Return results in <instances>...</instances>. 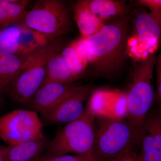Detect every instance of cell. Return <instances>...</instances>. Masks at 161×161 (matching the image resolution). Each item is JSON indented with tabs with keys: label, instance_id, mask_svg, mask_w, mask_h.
Returning <instances> with one entry per match:
<instances>
[{
	"label": "cell",
	"instance_id": "obj_7",
	"mask_svg": "<svg viewBox=\"0 0 161 161\" xmlns=\"http://www.w3.org/2000/svg\"><path fill=\"white\" fill-rule=\"evenodd\" d=\"M127 41V55L136 62L154 54L161 43V15L142 11L133 19Z\"/></svg>",
	"mask_w": 161,
	"mask_h": 161
},
{
	"label": "cell",
	"instance_id": "obj_6",
	"mask_svg": "<svg viewBox=\"0 0 161 161\" xmlns=\"http://www.w3.org/2000/svg\"><path fill=\"white\" fill-rule=\"evenodd\" d=\"M22 23L45 35L51 42L67 34L71 24L68 9L59 0L38 1Z\"/></svg>",
	"mask_w": 161,
	"mask_h": 161
},
{
	"label": "cell",
	"instance_id": "obj_8",
	"mask_svg": "<svg viewBox=\"0 0 161 161\" xmlns=\"http://www.w3.org/2000/svg\"><path fill=\"white\" fill-rule=\"evenodd\" d=\"M38 113L18 109L0 117V138L8 145L45 139Z\"/></svg>",
	"mask_w": 161,
	"mask_h": 161
},
{
	"label": "cell",
	"instance_id": "obj_16",
	"mask_svg": "<svg viewBox=\"0 0 161 161\" xmlns=\"http://www.w3.org/2000/svg\"><path fill=\"white\" fill-rule=\"evenodd\" d=\"M78 78L75 77L66 61L59 53L52 57L49 60L46 76L42 85L50 82L73 83Z\"/></svg>",
	"mask_w": 161,
	"mask_h": 161
},
{
	"label": "cell",
	"instance_id": "obj_11",
	"mask_svg": "<svg viewBox=\"0 0 161 161\" xmlns=\"http://www.w3.org/2000/svg\"><path fill=\"white\" fill-rule=\"evenodd\" d=\"M79 86L74 83L45 84L40 87L27 106L30 110L43 114L56 107Z\"/></svg>",
	"mask_w": 161,
	"mask_h": 161
},
{
	"label": "cell",
	"instance_id": "obj_18",
	"mask_svg": "<svg viewBox=\"0 0 161 161\" xmlns=\"http://www.w3.org/2000/svg\"><path fill=\"white\" fill-rule=\"evenodd\" d=\"M22 24L19 41V55L21 57H26L50 43L51 41L45 35L27 27L23 23Z\"/></svg>",
	"mask_w": 161,
	"mask_h": 161
},
{
	"label": "cell",
	"instance_id": "obj_2",
	"mask_svg": "<svg viewBox=\"0 0 161 161\" xmlns=\"http://www.w3.org/2000/svg\"><path fill=\"white\" fill-rule=\"evenodd\" d=\"M97 120L91 153L94 161H115L139 148L138 130L127 119L99 117Z\"/></svg>",
	"mask_w": 161,
	"mask_h": 161
},
{
	"label": "cell",
	"instance_id": "obj_12",
	"mask_svg": "<svg viewBox=\"0 0 161 161\" xmlns=\"http://www.w3.org/2000/svg\"><path fill=\"white\" fill-rule=\"evenodd\" d=\"M48 144L45 138L8 145L4 147L6 161H35Z\"/></svg>",
	"mask_w": 161,
	"mask_h": 161
},
{
	"label": "cell",
	"instance_id": "obj_9",
	"mask_svg": "<svg viewBox=\"0 0 161 161\" xmlns=\"http://www.w3.org/2000/svg\"><path fill=\"white\" fill-rule=\"evenodd\" d=\"M139 161H161V109L148 112L139 130Z\"/></svg>",
	"mask_w": 161,
	"mask_h": 161
},
{
	"label": "cell",
	"instance_id": "obj_25",
	"mask_svg": "<svg viewBox=\"0 0 161 161\" xmlns=\"http://www.w3.org/2000/svg\"><path fill=\"white\" fill-rule=\"evenodd\" d=\"M2 91H3V90H2V88H1V87L0 86V95H1V92H2Z\"/></svg>",
	"mask_w": 161,
	"mask_h": 161
},
{
	"label": "cell",
	"instance_id": "obj_4",
	"mask_svg": "<svg viewBox=\"0 0 161 161\" xmlns=\"http://www.w3.org/2000/svg\"><path fill=\"white\" fill-rule=\"evenodd\" d=\"M155 54L137 62L126 95L125 114L127 120L139 130L156 101L154 84Z\"/></svg>",
	"mask_w": 161,
	"mask_h": 161
},
{
	"label": "cell",
	"instance_id": "obj_15",
	"mask_svg": "<svg viewBox=\"0 0 161 161\" xmlns=\"http://www.w3.org/2000/svg\"><path fill=\"white\" fill-rule=\"evenodd\" d=\"M28 0H0V30L22 23L27 11Z\"/></svg>",
	"mask_w": 161,
	"mask_h": 161
},
{
	"label": "cell",
	"instance_id": "obj_1",
	"mask_svg": "<svg viewBox=\"0 0 161 161\" xmlns=\"http://www.w3.org/2000/svg\"><path fill=\"white\" fill-rule=\"evenodd\" d=\"M130 28L127 15L106 23L95 34L83 38L89 63L96 75L109 78L120 69L128 56L127 41Z\"/></svg>",
	"mask_w": 161,
	"mask_h": 161
},
{
	"label": "cell",
	"instance_id": "obj_10",
	"mask_svg": "<svg viewBox=\"0 0 161 161\" xmlns=\"http://www.w3.org/2000/svg\"><path fill=\"white\" fill-rule=\"evenodd\" d=\"M92 90L90 85L79 86L56 107L41 115L53 124H68L76 120L83 113L84 104Z\"/></svg>",
	"mask_w": 161,
	"mask_h": 161
},
{
	"label": "cell",
	"instance_id": "obj_26",
	"mask_svg": "<svg viewBox=\"0 0 161 161\" xmlns=\"http://www.w3.org/2000/svg\"><path fill=\"white\" fill-rule=\"evenodd\" d=\"M136 161H139V160H138V159H137V160H136Z\"/></svg>",
	"mask_w": 161,
	"mask_h": 161
},
{
	"label": "cell",
	"instance_id": "obj_22",
	"mask_svg": "<svg viewBox=\"0 0 161 161\" xmlns=\"http://www.w3.org/2000/svg\"><path fill=\"white\" fill-rule=\"evenodd\" d=\"M156 72V101L157 107L161 109V52L156 57L155 67Z\"/></svg>",
	"mask_w": 161,
	"mask_h": 161
},
{
	"label": "cell",
	"instance_id": "obj_23",
	"mask_svg": "<svg viewBox=\"0 0 161 161\" xmlns=\"http://www.w3.org/2000/svg\"><path fill=\"white\" fill-rule=\"evenodd\" d=\"M136 3L151 12L161 15V0H138Z\"/></svg>",
	"mask_w": 161,
	"mask_h": 161
},
{
	"label": "cell",
	"instance_id": "obj_3",
	"mask_svg": "<svg viewBox=\"0 0 161 161\" xmlns=\"http://www.w3.org/2000/svg\"><path fill=\"white\" fill-rule=\"evenodd\" d=\"M65 46L62 37L25 57L20 73L11 83V95L15 101L24 105L29 104L43 84L49 60Z\"/></svg>",
	"mask_w": 161,
	"mask_h": 161
},
{
	"label": "cell",
	"instance_id": "obj_13",
	"mask_svg": "<svg viewBox=\"0 0 161 161\" xmlns=\"http://www.w3.org/2000/svg\"><path fill=\"white\" fill-rule=\"evenodd\" d=\"M81 3L100 19H112L128 15L125 2L114 0H80Z\"/></svg>",
	"mask_w": 161,
	"mask_h": 161
},
{
	"label": "cell",
	"instance_id": "obj_21",
	"mask_svg": "<svg viewBox=\"0 0 161 161\" xmlns=\"http://www.w3.org/2000/svg\"><path fill=\"white\" fill-rule=\"evenodd\" d=\"M34 161H94L92 154H75L71 155L43 156Z\"/></svg>",
	"mask_w": 161,
	"mask_h": 161
},
{
	"label": "cell",
	"instance_id": "obj_24",
	"mask_svg": "<svg viewBox=\"0 0 161 161\" xmlns=\"http://www.w3.org/2000/svg\"><path fill=\"white\" fill-rule=\"evenodd\" d=\"M4 146H0V161H6Z\"/></svg>",
	"mask_w": 161,
	"mask_h": 161
},
{
	"label": "cell",
	"instance_id": "obj_17",
	"mask_svg": "<svg viewBox=\"0 0 161 161\" xmlns=\"http://www.w3.org/2000/svg\"><path fill=\"white\" fill-rule=\"evenodd\" d=\"M25 57L0 50V86L3 91L19 75Z\"/></svg>",
	"mask_w": 161,
	"mask_h": 161
},
{
	"label": "cell",
	"instance_id": "obj_20",
	"mask_svg": "<svg viewBox=\"0 0 161 161\" xmlns=\"http://www.w3.org/2000/svg\"><path fill=\"white\" fill-rule=\"evenodd\" d=\"M60 52V54L66 61L73 74L78 79L86 69L88 64L79 57L70 43L64 47Z\"/></svg>",
	"mask_w": 161,
	"mask_h": 161
},
{
	"label": "cell",
	"instance_id": "obj_14",
	"mask_svg": "<svg viewBox=\"0 0 161 161\" xmlns=\"http://www.w3.org/2000/svg\"><path fill=\"white\" fill-rule=\"evenodd\" d=\"M74 19L81 38L85 39L95 34L102 28L106 23L93 14L81 1L76 2L74 6Z\"/></svg>",
	"mask_w": 161,
	"mask_h": 161
},
{
	"label": "cell",
	"instance_id": "obj_19",
	"mask_svg": "<svg viewBox=\"0 0 161 161\" xmlns=\"http://www.w3.org/2000/svg\"><path fill=\"white\" fill-rule=\"evenodd\" d=\"M22 26V23H19L0 30V50L20 56L19 41Z\"/></svg>",
	"mask_w": 161,
	"mask_h": 161
},
{
	"label": "cell",
	"instance_id": "obj_5",
	"mask_svg": "<svg viewBox=\"0 0 161 161\" xmlns=\"http://www.w3.org/2000/svg\"><path fill=\"white\" fill-rule=\"evenodd\" d=\"M96 116L95 111L86 107L80 117L58 130L48 144L45 155L91 154L95 140Z\"/></svg>",
	"mask_w": 161,
	"mask_h": 161
}]
</instances>
